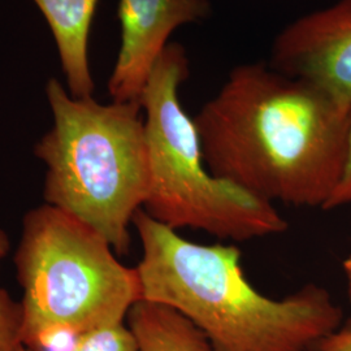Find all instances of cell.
<instances>
[{"label":"cell","mask_w":351,"mask_h":351,"mask_svg":"<svg viewBox=\"0 0 351 351\" xmlns=\"http://www.w3.org/2000/svg\"><path fill=\"white\" fill-rule=\"evenodd\" d=\"M193 119L210 172L259 199L324 210L339 185L350 117L267 62L234 66Z\"/></svg>","instance_id":"cell-1"},{"label":"cell","mask_w":351,"mask_h":351,"mask_svg":"<svg viewBox=\"0 0 351 351\" xmlns=\"http://www.w3.org/2000/svg\"><path fill=\"white\" fill-rule=\"evenodd\" d=\"M133 226L142 300L182 313L215 351H313L341 326L343 313L322 287L268 298L245 276L237 246L191 242L143 210Z\"/></svg>","instance_id":"cell-2"},{"label":"cell","mask_w":351,"mask_h":351,"mask_svg":"<svg viewBox=\"0 0 351 351\" xmlns=\"http://www.w3.org/2000/svg\"><path fill=\"white\" fill-rule=\"evenodd\" d=\"M53 125L34 154L46 165L45 202L108 241L130 249V226L149 189V156L139 103L73 98L56 78L46 86Z\"/></svg>","instance_id":"cell-3"},{"label":"cell","mask_w":351,"mask_h":351,"mask_svg":"<svg viewBox=\"0 0 351 351\" xmlns=\"http://www.w3.org/2000/svg\"><path fill=\"white\" fill-rule=\"evenodd\" d=\"M190 75L185 47L169 43L142 91L149 189L142 210L173 230L190 228L233 242L287 232L272 203L217 178L203 159L201 139L180 101Z\"/></svg>","instance_id":"cell-4"},{"label":"cell","mask_w":351,"mask_h":351,"mask_svg":"<svg viewBox=\"0 0 351 351\" xmlns=\"http://www.w3.org/2000/svg\"><path fill=\"white\" fill-rule=\"evenodd\" d=\"M114 254L97 230L53 206L26 213L14 252L24 346L50 330L80 335L125 322L142 300L141 282Z\"/></svg>","instance_id":"cell-5"},{"label":"cell","mask_w":351,"mask_h":351,"mask_svg":"<svg viewBox=\"0 0 351 351\" xmlns=\"http://www.w3.org/2000/svg\"><path fill=\"white\" fill-rule=\"evenodd\" d=\"M268 64L322 93L351 116V0L291 21L277 34Z\"/></svg>","instance_id":"cell-6"},{"label":"cell","mask_w":351,"mask_h":351,"mask_svg":"<svg viewBox=\"0 0 351 351\" xmlns=\"http://www.w3.org/2000/svg\"><path fill=\"white\" fill-rule=\"evenodd\" d=\"M210 0H119L121 46L108 80L112 101L139 103L142 91L177 27L201 23Z\"/></svg>","instance_id":"cell-7"},{"label":"cell","mask_w":351,"mask_h":351,"mask_svg":"<svg viewBox=\"0 0 351 351\" xmlns=\"http://www.w3.org/2000/svg\"><path fill=\"white\" fill-rule=\"evenodd\" d=\"M55 38L73 98H91L95 84L88 65V34L99 0H34Z\"/></svg>","instance_id":"cell-8"},{"label":"cell","mask_w":351,"mask_h":351,"mask_svg":"<svg viewBox=\"0 0 351 351\" xmlns=\"http://www.w3.org/2000/svg\"><path fill=\"white\" fill-rule=\"evenodd\" d=\"M138 351H215L206 335L171 306L139 300L126 315Z\"/></svg>","instance_id":"cell-9"},{"label":"cell","mask_w":351,"mask_h":351,"mask_svg":"<svg viewBox=\"0 0 351 351\" xmlns=\"http://www.w3.org/2000/svg\"><path fill=\"white\" fill-rule=\"evenodd\" d=\"M72 351H138V345L123 322L80 333Z\"/></svg>","instance_id":"cell-10"},{"label":"cell","mask_w":351,"mask_h":351,"mask_svg":"<svg viewBox=\"0 0 351 351\" xmlns=\"http://www.w3.org/2000/svg\"><path fill=\"white\" fill-rule=\"evenodd\" d=\"M23 311L20 302L0 288V351H17L23 345Z\"/></svg>","instance_id":"cell-11"},{"label":"cell","mask_w":351,"mask_h":351,"mask_svg":"<svg viewBox=\"0 0 351 351\" xmlns=\"http://www.w3.org/2000/svg\"><path fill=\"white\" fill-rule=\"evenodd\" d=\"M342 206H351V116L349 123V133H348V150L346 159L343 165V172L341 176L339 185L332 194L330 199L326 203L324 210H333Z\"/></svg>","instance_id":"cell-12"},{"label":"cell","mask_w":351,"mask_h":351,"mask_svg":"<svg viewBox=\"0 0 351 351\" xmlns=\"http://www.w3.org/2000/svg\"><path fill=\"white\" fill-rule=\"evenodd\" d=\"M313 351H351V324L343 328L339 326Z\"/></svg>","instance_id":"cell-13"},{"label":"cell","mask_w":351,"mask_h":351,"mask_svg":"<svg viewBox=\"0 0 351 351\" xmlns=\"http://www.w3.org/2000/svg\"><path fill=\"white\" fill-rule=\"evenodd\" d=\"M11 250V239L4 229H0V263Z\"/></svg>","instance_id":"cell-14"},{"label":"cell","mask_w":351,"mask_h":351,"mask_svg":"<svg viewBox=\"0 0 351 351\" xmlns=\"http://www.w3.org/2000/svg\"><path fill=\"white\" fill-rule=\"evenodd\" d=\"M342 268H343V275H345V280H346V289H348V295L351 302V252L346 256V259L342 263Z\"/></svg>","instance_id":"cell-15"},{"label":"cell","mask_w":351,"mask_h":351,"mask_svg":"<svg viewBox=\"0 0 351 351\" xmlns=\"http://www.w3.org/2000/svg\"><path fill=\"white\" fill-rule=\"evenodd\" d=\"M17 351H32L30 349H27L26 346H24V345H21L19 349H17Z\"/></svg>","instance_id":"cell-16"}]
</instances>
